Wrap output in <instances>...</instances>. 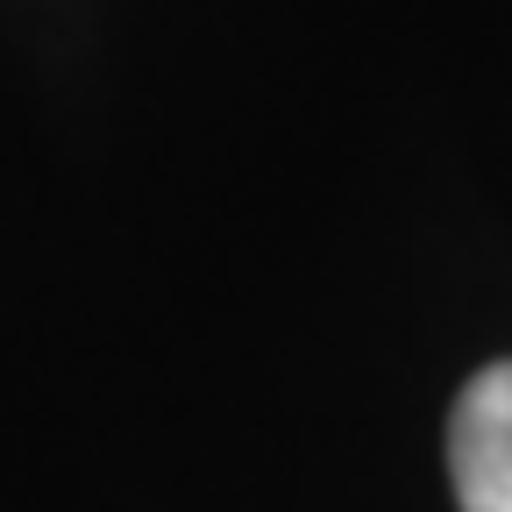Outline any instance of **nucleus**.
I'll return each instance as SVG.
<instances>
[{"mask_svg":"<svg viewBox=\"0 0 512 512\" xmlns=\"http://www.w3.org/2000/svg\"><path fill=\"white\" fill-rule=\"evenodd\" d=\"M448 470L463 512H512V363H491L463 384L448 413Z\"/></svg>","mask_w":512,"mask_h":512,"instance_id":"obj_1","label":"nucleus"}]
</instances>
